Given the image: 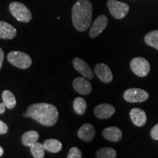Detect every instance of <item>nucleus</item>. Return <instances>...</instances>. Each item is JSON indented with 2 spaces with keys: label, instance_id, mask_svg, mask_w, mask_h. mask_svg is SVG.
Here are the masks:
<instances>
[{
  "label": "nucleus",
  "instance_id": "obj_1",
  "mask_svg": "<svg viewBox=\"0 0 158 158\" xmlns=\"http://www.w3.org/2000/svg\"><path fill=\"white\" fill-rule=\"evenodd\" d=\"M27 114L29 117L47 127L54 125L59 118L57 108L54 105L45 102L31 105L27 109Z\"/></svg>",
  "mask_w": 158,
  "mask_h": 158
},
{
  "label": "nucleus",
  "instance_id": "obj_2",
  "mask_svg": "<svg viewBox=\"0 0 158 158\" xmlns=\"http://www.w3.org/2000/svg\"><path fill=\"white\" fill-rule=\"evenodd\" d=\"M92 18V5L89 0H78L72 9V21L78 31H85L90 27Z\"/></svg>",
  "mask_w": 158,
  "mask_h": 158
},
{
  "label": "nucleus",
  "instance_id": "obj_3",
  "mask_svg": "<svg viewBox=\"0 0 158 158\" xmlns=\"http://www.w3.org/2000/svg\"><path fill=\"white\" fill-rule=\"evenodd\" d=\"M9 9L13 16L21 22L28 23L32 18L31 11L23 3L13 2L10 5Z\"/></svg>",
  "mask_w": 158,
  "mask_h": 158
},
{
  "label": "nucleus",
  "instance_id": "obj_4",
  "mask_svg": "<svg viewBox=\"0 0 158 158\" xmlns=\"http://www.w3.org/2000/svg\"><path fill=\"white\" fill-rule=\"evenodd\" d=\"M7 60L15 68L27 69L31 66V59L28 54L21 51H13L7 55Z\"/></svg>",
  "mask_w": 158,
  "mask_h": 158
},
{
  "label": "nucleus",
  "instance_id": "obj_5",
  "mask_svg": "<svg viewBox=\"0 0 158 158\" xmlns=\"http://www.w3.org/2000/svg\"><path fill=\"white\" fill-rule=\"evenodd\" d=\"M130 68L138 77H146L150 71L149 62L143 57H135L130 62Z\"/></svg>",
  "mask_w": 158,
  "mask_h": 158
},
{
  "label": "nucleus",
  "instance_id": "obj_6",
  "mask_svg": "<svg viewBox=\"0 0 158 158\" xmlns=\"http://www.w3.org/2000/svg\"><path fill=\"white\" fill-rule=\"evenodd\" d=\"M149 94L147 91L138 88L128 89L124 91L123 98L128 102H143L149 98Z\"/></svg>",
  "mask_w": 158,
  "mask_h": 158
},
{
  "label": "nucleus",
  "instance_id": "obj_7",
  "mask_svg": "<svg viewBox=\"0 0 158 158\" xmlns=\"http://www.w3.org/2000/svg\"><path fill=\"white\" fill-rule=\"evenodd\" d=\"M107 5L110 14L116 19H122L125 17L130 10L129 5L116 0H108Z\"/></svg>",
  "mask_w": 158,
  "mask_h": 158
},
{
  "label": "nucleus",
  "instance_id": "obj_8",
  "mask_svg": "<svg viewBox=\"0 0 158 158\" xmlns=\"http://www.w3.org/2000/svg\"><path fill=\"white\" fill-rule=\"evenodd\" d=\"M94 73L100 81L106 84H109L113 81V74L107 64L100 63L95 65L94 69Z\"/></svg>",
  "mask_w": 158,
  "mask_h": 158
},
{
  "label": "nucleus",
  "instance_id": "obj_9",
  "mask_svg": "<svg viewBox=\"0 0 158 158\" xmlns=\"http://www.w3.org/2000/svg\"><path fill=\"white\" fill-rule=\"evenodd\" d=\"M108 25V18L106 15H101L96 19L92 23L89 31V37L95 38L105 30Z\"/></svg>",
  "mask_w": 158,
  "mask_h": 158
},
{
  "label": "nucleus",
  "instance_id": "obj_10",
  "mask_svg": "<svg viewBox=\"0 0 158 158\" xmlns=\"http://www.w3.org/2000/svg\"><path fill=\"white\" fill-rule=\"evenodd\" d=\"M73 64L74 68L84 78L87 79H92L94 78V73L92 69L84 59L76 57L73 61Z\"/></svg>",
  "mask_w": 158,
  "mask_h": 158
},
{
  "label": "nucleus",
  "instance_id": "obj_11",
  "mask_svg": "<svg viewBox=\"0 0 158 158\" xmlns=\"http://www.w3.org/2000/svg\"><path fill=\"white\" fill-rule=\"evenodd\" d=\"M116 109L112 105L108 103H102L97 106L94 108V113L98 118L106 119L110 118L115 114Z\"/></svg>",
  "mask_w": 158,
  "mask_h": 158
},
{
  "label": "nucleus",
  "instance_id": "obj_12",
  "mask_svg": "<svg viewBox=\"0 0 158 158\" xmlns=\"http://www.w3.org/2000/svg\"><path fill=\"white\" fill-rule=\"evenodd\" d=\"M73 86L78 93L82 95H87L92 92V87L90 82L84 78H76L73 82Z\"/></svg>",
  "mask_w": 158,
  "mask_h": 158
},
{
  "label": "nucleus",
  "instance_id": "obj_13",
  "mask_svg": "<svg viewBox=\"0 0 158 158\" xmlns=\"http://www.w3.org/2000/svg\"><path fill=\"white\" fill-rule=\"evenodd\" d=\"M130 116L133 123L137 127H143L147 123V114L141 108H133L130 112Z\"/></svg>",
  "mask_w": 158,
  "mask_h": 158
},
{
  "label": "nucleus",
  "instance_id": "obj_14",
  "mask_svg": "<svg viewBox=\"0 0 158 158\" xmlns=\"http://www.w3.org/2000/svg\"><path fill=\"white\" fill-rule=\"evenodd\" d=\"M78 136L81 139L86 142L93 141L95 136V130L91 124L86 123L83 124L78 131Z\"/></svg>",
  "mask_w": 158,
  "mask_h": 158
},
{
  "label": "nucleus",
  "instance_id": "obj_15",
  "mask_svg": "<svg viewBox=\"0 0 158 158\" xmlns=\"http://www.w3.org/2000/svg\"><path fill=\"white\" fill-rule=\"evenodd\" d=\"M16 35L17 30L13 26L5 21H0V39L11 40Z\"/></svg>",
  "mask_w": 158,
  "mask_h": 158
},
{
  "label": "nucleus",
  "instance_id": "obj_16",
  "mask_svg": "<svg viewBox=\"0 0 158 158\" xmlns=\"http://www.w3.org/2000/svg\"><path fill=\"white\" fill-rule=\"evenodd\" d=\"M102 136L107 141L118 142L121 141L122 132L119 128L116 127H108L102 130Z\"/></svg>",
  "mask_w": 158,
  "mask_h": 158
},
{
  "label": "nucleus",
  "instance_id": "obj_17",
  "mask_svg": "<svg viewBox=\"0 0 158 158\" xmlns=\"http://www.w3.org/2000/svg\"><path fill=\"white\" fill-rule=\"evenodd\" d=\"M45 150L51 153H57L62 149V143L54 138L45 140L43 143Z\"/></svg>",
  "mask_w": 158,
  "mask_h": 158
},
{
  "label": "nucleus",
  "instance_id": "obj_18",
  "mask_svg": "<svg viewBox=\"0 0 158 158\" xmlns=\"http://www.w3.org/2000/svg\"><path fill=\"white\" fill-rule=\"evenodd\" d=\"M39 138V134L35 130H29L26 132L21 137V141L25 147H31L33 143H36Z\"/></svg>",
  "mask_w": 158,
  "mask_h": 158
},
{
  "label": "nucleus",
  "instance_id": "obj_19",
  "mask_svg": "<svg viewBox=\"0 0 158 158\" xmlns=\"http://www.w3.org/2000/svg\"><path fill=\"white\" fill-rule=\"evenodd\" d=\"M2 100L5 103L6 108L9 109H13L16 106V99L10 91L5 90L2 92Z\"/></svg>",
  "mask_w": 158,
  "mask_h": 158
},
{
  "label": "nucleus",
  "instance_id": "obj_20",
  "mask_svg": "<svg viewBox=\"0 0 158 158\" xmlns=\"http://www.w3.org/2000/svg\"><path fill=\"white\" fill-rule=\"evenodd\" d=\"M146 44L158 50V30L150 31L144 37Z\"/></svg>",
  "mask_w": 158,
  "mask_h": 158
},
{
  "label": "nucleus",
  "instance_id": "obj_21",
  "mask_svg": "<svg viewBox=\"0 0 158 158\" xmlns=\"http://www.w3.org/2000/svg\"><path fill=\"white\" fill-rule=\"evenodd\" d=\"M95 155L98 158H116L117 156L116 150L110 147H103L98 149Z\"/></svg>",
  "mask_w": 158,
  "mask_h": 158
},
{
  "label": "nucleus",
  "instance_id": "obj_22",
  "mask_svg": "<svg viewBox=\"0 0 158 158\" xmlns=\"http://www.w3.org/2000/svg\"><path fill=\"white\" fill-rule=\"evenodd\" d=\"M87 108L86 100L82 98H77L75 99L73 102V108L75 112L78 115H83L85 114Z\"/></svg>",
  "mask_w": 158,
  "mask_h": 158
},
{
  "label": "nucleus",
  "instance_id": "obj_23",
  "mask_svg": "<svg viewBox=\"0 0 158 158\" xmlns=\"http://www.w3.org/2000/svg\"><path fill=\"white\" fill-rule=\"evenodd\" d=\"M45 148L43 144L36 142L30 147V151L33 157L43 158L45 157Z\"/></svg>",
  "mask_w": 158,
  "mask_h": 158
},
{
  "label": "nucleus",
  "instance_id": "obj_24",
  "mask_svg": "<svg viewBox=\"0 0 158 158\" xmlns=\"http://www.w3.org/2000/svg\"><path fill=\"white\" fill-rule=\"evenodd\" d=\"M82 152L78 147H72L69 152L68 158H81Z\"/></svg>",
  "mask_w": 158,
  "mask_h": 158
},
{
  "label": "nucleus",
  "instance_id": "obj_25",
  "mask_svg": "<svg viewBox=\"0 0 158 158\" xmlns=\"http://www.w3.org/2000/svg\"><path fill=\"white\" fill-rule=\"evenodd\" d=\"M150 135L154 140H158V123L152 128Z\"/></svg>",
  "mask_w": 158,
  "mask_h": 158
},
{
  "label": "nucleus",
  "instance_id": "obj_26",
  "mask_svg": "<svg viewBox=\"0 0 158 158\" xmlns=\"http://www.w3.org/2000/svg\"><path fill=\"white\" fill-rule=\"evenodd\" d=\"M8 131V126L2 120H0V135H3Z\"/></svg>",
  "mask_w": 158,
  "mask_h": 158
},
{
  "label": "nucleus",
  "instance_id": "obj_27",
  "mask_svg": "<svg viewBox=\"0 0 158 158\" xmlns=\"http://www.w3.org/2000/svg\"><path fill=\"white\" fill-rule=\"evenodd\" d=\"M3 61H4V52L2 49L0 48V70H1L2 67Z\"/></svg>",
  "mask_w": 158,
  "mask_h": 158
},
{
  "label": "nucleus",
  "instance_id": "obj_28",
  "mask_svg": "<svg viewBox=\"0 0 158 158\" xmlns=\"http://www.w3.org/2000/svg\"><path fill=\"white\" fill-rule=\"evenodd\" d=\"M5 105L4 102H1L0 103V114H3L5 112Z\"/></svg>",
  "mask_w": 158,
  "mask_h": 158
},
{
  "label": "nucleus",
  "instance_id": "obj_29",
  "mask_svg": "<svg viewBox=\"0 0 158 158\" xmlns=\"http://www.w3.org/2000/svg\"><path fill=\"white\" fill-rule=\"evenodd\" d=\"M3 154H4L3 148L2 147H0V157H1V156H2Z\"/></svg>",
  "mask_w": 158,
  "mask_h": 158
}]
</instances>
